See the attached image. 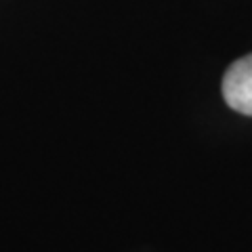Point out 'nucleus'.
I'll list each match as a JSON object with an SVG mask.
<instances>
[{"label": "nucleus", "mask_w": 252, "mask_h": 252, "mask_svg": "<svg viewBox=\"0 0 252 252\" xmlns=\"http://www.w3.org/2000/svg\"><path fill=\"white\" fill-rule=\"evenodd\" d=\"M227 105L244 116H252V53L233 63L223 78Z\"/></svg>", "instance_id": "1"}]
</instances>
